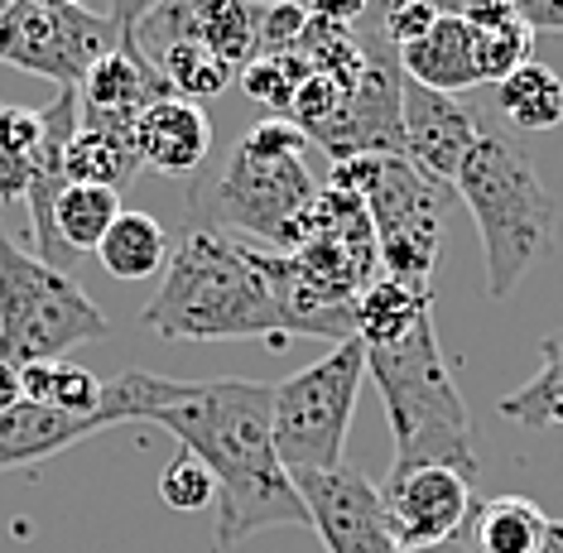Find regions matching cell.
Instances as JSON below:
<instances>
[{
    "mask_svg": "<svg viewBox=\"0 0 563 553\" xmlns=\"http://www.w3.org/2000/svg\"><path fill=\"white\" fill-rule=\"evenodd\" d=\"M121 212H125L121 208V192L68 184V188H63V198H58V208H54V231H58V241L73 255H87V251L97 255L101 236H107L111 222H117Z\"/></svg>",
    "mask_w": 563,
    "mask_h": 553,
    "instance_id": "cell-25",
    "label": "cell"
},
{
    "mask_svg": "<svg viewBox=\"0 0 563 553\" xmlns=\"http://www.w3.org/2000/svg\"><path fill=\"white\" fill-rule=\"evenodd\" d=\"M15 405H24V390H20V366L0 362V414H5V409H15Z\"/></svg>",
    "mask_w": 563,
    "mask_h": 553,
    "instance_id": "cell-36",
    "label": "cell"
},
{
    "mask_svg": "<svg viewBox=\"0 0 563 553\" xmlns=\"http://www.w3.org/2000/svg\"><path fill=\"white\" fill-rule=\"evenodd\" d=\"M439 10H448V15H457V20H467L472 30H496V24L516 20V0H443Z\"/></svg>",
    "mask_w": 563,
    "mask_h": 553,
    "instance_id": "cell-32",
    "label": "cell"
},
{
    "mask_svg": "<svg viewBox=\"0 0 563 553\" xmlns=\"http://www.w3.org/2000/svg\"><path fill=\"white\" fill-rule=\"evenodd\" d=\"M251 5H275V0H251ZM299 5H303V0H299Z\"/></svg>",
    "mask_w": 563,
    "mask_h": 553,
    "instance_id": "cell-39",
    "label": "cell"
},
{
    "mask_svg": "<svg viewBox=\"0 0 563 553\" xmlns=\"http://www.w3.org/2000/svg\"><path fill=\"white\" fill-rule=\"evenodd\" d=\"M198 38L212 58H222L232 73L261 58V5L251 0H202Z\"/></svg>",
    "mask_w": 563,
    "mask_h": 553,
    "instance_id": "cell-22",
    "label": "cell"
},
{
    "mask_svg": "<svg viewBox=\"0 0 563 553\" xmlns=\"http://www.w3.org/2000/svg\"><path fill=\"white\" fill-rule=\"evenodd\" d=\"M97 400H101V380L92 376V370H82L73 362H54V370H48V400H44V409L92 419Z\"/></svg>",
    "mask_w": 563,
    "mask_h": 553,
    "instance_id": "cell-30",
    "label": "cell"
},
{
    "mask_svg": "<svg viewBox=\"0 0 563 553\" xmlns=\"http://www.w3.org/2000/svg\"><path fill=\"white\" fill-rule=\"evenodd\" d=\"M534 54V34L525 30L520 20L510 24H496V30H477V68H482V82H506L516 68H525Z\"/></svg>",
    "mask_w": 563,
    "mask_h": 553,
    "instance_id": "cell-28",
    "label": "cell"
},
{
    "mask_svg": "<svg viewBox=\"0 0 563 553\" xmlns=\"http://www.w3.org/2000/svg\"><path fill=\"white\" fill-rule=\"evenodd\" d=\"M111 48H121L117 20L87 5L40 10L30 0H15L10 10H0V63L44 77L58 92H78L92 63Z\"/></svg>",
    "mask_w": 563,
    "mask_h": 553,
    "instance_id": "cell-9",
    "label": "cell"
},
{
    "mask_svg": "<svg viewBox=\"0 0 563 553\" xmlns=\"http://www.w3.org/2000/svg\"><path fill=\"white\" fill-rule=\"evenodd\" d=\"M294 491L309 510L313 534L328 544V553H400L386 530V506L380 486L362 467L342 462L328 472H289Z\"/></svg>",
    "mask_w": 563,
    "mask_h": 553,
    "instance_id": "cell-10",
    "label": "cell"
},
{
    "mask_svg": "<svg viewBox=\"0 0 563 553\" xmlns=\"http://www.w3.org/2000/svg\"><path fill=\"white\" fill-rule=\"evenodd\" d=\"M433 5H443V0H433Z\"/></svg>",
    "mask_w": 563,
    "mask_h": 553,
    "instance_id": "cell-41",
    "label": "cell"
},
{
    "mask_svg": "<svg viewBox=\"0 0 563 553\" xmlns=\"http://www.w3.org/2000/svg\"><path fill=\"white\" fill-rule=\"evenodd\" d=\"M30 5H40V10H68V5H82V0H30Z\"/></svg>",
    "mask_w": 563,
    "mask_h": 553,
    "instance_id": "cell-38",
    "label": "cell"
},
{
    "mask_svg": "<svg viewBox=\"0 0 563 553\" xmlns=\"http://www.w3.org/2000/svg\"><path fill=\"white\" fill-rule=\"evenodd\" d=\"M97 423L78 419V414H58V409H40V405H15L0 414V472L10 467H40L44 457L63 453V447L92 439Z\"/></svg>",
    "mask_w": 563,
    "mask_h": 553,
    "instance_id": "cell-15",
    "label": "cell"
},
{
    "mask_svg": "<svg viewBox=\"0 0 563 553\" xmlns=\"http://www.w3.org/2000/svg\"><path fill=\"white\" fill-rule=\"evenodd\" d=\"M150 423L174 433L217 486V553L265 530H313L294 477L275 453V385L255 380H184Z\"/></svg>",
    "mask_w": 563,
    "mask_h": 553,
    "instance_id": "cell-1",
    "label": "cell"
},
{
    "mask_svg": "<svg viewBox=\"0 0 563 553\" xmlns=\"http://www.w3.org/2000/svg\"><path fill=\"white\" fill-rule=\"evenodd\" d=\"M366 376L386 400L395 472L405 467H448L457 477H477V447H472V414L463 405L453 370L443 362L433 318L409 328L405 338L366 346Z\"/></svg>",
    "mask_w": 563,
    "mask_h": 553,
    "instance_id": "cell-4",
    "label": "cell"
},
{
    "mask_svg": "<svg viewBox=\"0 0 563 553\" xmlns=\"http://www.w3.org/2000/svg\"><path fill=\"white\" fill-rule=\"evenodd\" d=\"M208 154H212V121L202 107H194L184 97H164L140 111V121H135L140 169L184 178V174H202Z\"/></svg>",
    "mask_w": 563,
    "mask_h": 553,
    "instance_id": "cell-13",
    "label": "cell"
},
{
    "mask_svg": "<svg viewBox=\"0 0 563 553\" xmlns=\"http://www.w3.org/2000/svg\"><path fill=\"white\" fill-rule=\"evenodd\" d=\"M496 111H501V121L520 135L554 131L563 121V77L530 58L525 68L510 73L506 82H496Z\"/></svg>",
    "mask_w": 563,
    "mask_h": 553,
    "instance_id": "cell-18",
    "label": "cell"
},
{
    "mask_svg": "<svg viewBox=\"0 0 563 553\" xmlns=\"http://www.w3.org/2000/svg\"><path fill=\"white\" fill-rule=\"evenodd\" d=\"M164 342L303 338L275 279V251L241 246L227 231L188 226L164 265V285L140 308Z\"/></svg>",
    "mask_w": 563,
    "mask_h": 553,
    "instance_id": "cell-2",
    "label": "cell"
},
{
    "mask_svg": "<svg viewBox=\"0 0 563 553\" xmlns=\"http://www.w3.org/2000/svg\"><path fill=\"white\" fill-rule=\"evenodd\" d=\"M366 380V346L338 342L323 362L294 370L275 385V453L285 472L342 467V447L356 414V395Z\"/></svg>",
    "mask_w": 563,
    "mask_h": 553,
    "instance_id": "cell-8",
    "label": "cell"
},
{
    "mask_svg": "<svg viewBox=\"0 0 563 553\" xmlns=\"http://www.w3.org/2000/svg\"><path fill=\"white\" fill-rule=\"evenodd\" d=\"M155 73L164 77V87H169L174 97L194 101V107L208 97H222L227 87L236 82V73L227 68L222 58H212L208 48H202V38H178V44H169L155 58Z\"/></svg>",
    "mask_w": 563,
    "mask_h": 553,
    "instance_id": "cell-26",
    "label": "cell"
},
{
    "mask_svg": "<svg viewBox=\"0 0 563 553\" xmlns=\"http://www.w3.org/2000/svg\"><path fill=\"white\" fill-rule=\"evenodd\" d=\"M159 0H111V20H117V30H121V38L135 30L140 20L150 15V10H155Z\"/></svg>",
    "mask_w": 563,
    "mask_h": 553,
    "instance_id": "cell-35",
    "label": "cell"
},
{
    "mask_svg": "<svg viewBox=\"0 0 563 553\" xmlns=\"http://www.w3.org/2000/svg\"><path fill=\"white\" fill-rule=\"evenodd\" d=\"M400 125H405V159L424 178H433V184L453 188L463 159L486 131V115L477 107H467L463 97L429 92V87H419L405 77Z\"/></svg>",
    "mask_w": 563,
    "mask_h": 553,
    "instance_id": "cell-12",
    "label": "cell"
},
{
    "mask_svg": "<svg viewBox=\"0 0 563 553\" xmlns=\"http://www.w3.org/2000/svg\"><path fill=\"white\" fill-rule=\"evenodd\" d=\"M534 553H563V520L549 524V534H544V544L534 549Z\"/></svg>",
    "mask_w": 563,
    "mask_h": 553,
    "instance_id": "cell-37",
    "label": "cell"
},
{
    "mask_svg": "<svg viewBox=\"0 0 563 553\" xmlns=\"http://www.w3.org/2000/svg\"><path fill=\"white\" fill-rule=\"evenodd\" d=\"M159 496H164V506L169 510H178V516H194V510H202V506H212L217 500V486L208 477V467H202L194 453L178 447V457L159 472Z\"/></svg>",
    "mask_w": 563,
    "mask_h": 553,
    "instance_id": "cell-29",
    "label": "cell"
},
{
    "mask_svg": "<svg viewBox=\"0 0 563 553\" xmlns=\"http://www.w3.org/2000/svg\"><path fill=\"white\" fill-rule=\"evenodd\" d=\"M424 318H433V289L429 285H400V279L380 275L362 299H356V342L380 346L405 338L409 328H419Z\"/></svg>",
    "mask_w": 563,
    "mask_h": 553,
    "instance_id": "cell-17",
    "label": "cell"
},
{
    "mask_svg": "<svg viewBox=\"0 0 563 553\" xmlns=\"http://www.w3.org/2000/svg\"><path fill=\"white\" fill-rule=\"evenodd\" d=\"M516 20L530 34H563V0H516Z\"/></svg>",
    "mask_w": 563,
    "mask_h": 553,
    "instance_id": "cell-33",
    "label": "cell"
},
{
    "mask_svg": "<svg viewBox=\"0 0 563 553\" xmlns=\"http://www.w3.org/2000/svg\"><path fill=\"white\" fill-rule=\"evenodd\" d=\"M400 68L409 82L429 87V92H448L463 97L472 87H482V68H477V30L457 15H439V24L419 38V44L400 48Z\"/></svg>",
    "mask_w": 563,
    "mask_h": 553,
    "instance_id": "cell-14",
    "label": "cell"
},
{
    "mask_svg": "<svg viewBox=\"0 0 563 553\" xmlns=\"http://www.w3.org/2000/svg\"><path fill=\"white\" fill-rule=\"evenodd\" d=\"M303 5H309V15H313V20L338 24V30H356V24L366 20L371 0H303Z\"/></svg>",
    "mask_w": 563,
    "mask_h": 553,
    "instance_id": "cell-34",
    "label": "cell"
},
{
    "mask_svg": "<svg viewBox=\"0 0 563 553\" xmlns=\"http://www.w3.org/2000/svg\"><path fill=\"white\" fill-rule=\"evenodd\" d=\"M309 58L303 54H261L255 63H246V68L236 73V82H241V92H246L251 101H265L275 115H289L294 107V97H299V87L309 82Z\"/></svg>",
    "mask_w": 563,
    "mask_h": 553,
    "instance_id": "cell-27",
    "label": "cell"
},
{
    "mask_svg": "<svg viewBox=\"0 0 563 553\" xmlns=\"http://www.w3.org/2000/svg\"><path fill=\"white\" fill-rule=\"evenodd\" d=\"M549 520L530 496H486L472 500V516L463 524L467 553H534L549 534Z\"/></svg>",
    "mask_w": 563,
    "mask_h": 553,
    "instance_id": "cell-16",
    "label": "cell"
},
{
    "mask_svg": "<svg viewBox=\"0 0 563 553\" xmlns=\"http://www.w3.org/2000/svg\"><path fill=\"white\" fill-rule=\"evenodd\" d=\"M496 409H501V419L520 423V429L563 433V328L540 342V370H534L520 390L501 395Z\"/></svg>",
    "mask_w": 563,
    "mask_h": 553,
    "instance_id": "cell-20",
    "label": "cell"
},
{
    "mask_svg": "<svg viewBox=\"0 0 563 553\" xmlns=\"http://www.w3.org/2000/svg\"><path fill=\"white\" fill-rule=\"evenodd\" d=\"M10 5H15V0H0V10H10Z\"/></svg>",
    "mask_w": 563,
    "mask_h": 553,
    "instance_id": "cell-40",
    "label": "cell"
},
{
    "mask_svg": "<svg viewBox=\"0 0 563 553\" xmlns=\"http://www.w3.org/2000/svg\"><path fill=\"white\" fill-rule=\"evenodd\" d=\"M184 380H169V376H150V370H135L125 366L117 380H101V400H97V433L111 429V423H131V419H155L164 405L178 400Z\"/></svg>",
    "mask_w": 563,
    "mask_h": 553,
    "instance_id": "cell-24",
    "label": "cell"
},
{
    "mask_svg": "<svg viewBox=\"0 0 563 553\" xmlns=\"http://www.w3.org/2000/svg\"><path fill=\"white\" fill-rule=\"evenodd\" d=\"M44 154V111L34 107H0V198L24 202L34 169Z\"/></svg>",
    "mask_w": 563,
    "mask_h": 553,
    "instance_id": "cell-23",
    "label": "cell"
},
{
    "mask_svg": "<svg viewBox=\"0 0 563 553\" xmlns=\"http://www.w3.org/2000/svg\"><path fill=\"white\" fill-rule=\"evenodd\" d=\"M386 530L400 553H429L463 534L472 516V482L448 467H405L380 486Z\"/></svg>",
    "mask_w": 563,
    "mask_h": 553,
    "instance_id": "cell-11",
    "label": "cell"
},
{
    "mask_svg": "<svg viewBox=\"0 0 563 553\" xmlns=\"http://www.w3.org/2000/svg\"><path fill=\"white\" fill-rule=\"evenodd\" d=\"M140 174V159L131 145H117L111 135L92 131V125L78 121V131L68 135L63 145V178L78 188H111V192H125Z\"/></svg>",
    "mask_w": 563,
    "mask_h": 553,
    "instance_id": "cell-21",
    "label": "cell"
},
{
    "mask_svg": "<svg viewBox=\"0 0 563 553\" xmlns=\"http://www.w3.org/2000/svg\"><path fill=\"white\" fill-rule=\"evenodd\" d=\"M303 154H309V135L285 115L251 125L212 174H198L188 192V226L246 231L255 241H271V251L289 255L299 246L303 212L318 198Z\"/></svg>",
    "mask_w": 563,
    "mask_h": 553,
    "instance_id": "cell-3",
    "label": "cell"
},
{
    "mask_svg": "<svg viewBox=\"0 0 563 553\" xmlns=\"http://www.w3.org/2000/svg\"><path fill=\"white\" fill-rule=\"evenodd\" d=\"M453 192L467 202L482 231L486 255V294L510 299V289L530 275V265L554 246V198H549L530 150L510 131L486 121L482 140L472 145Z\"/></svg>",
    "mask_w": 563,
    "mask_h": 553,
    "instance_id": "cell-5",
    "label": "cell"
},
{
    "mask_svg": "<svg viewBox=\"0 0 563 553\" xmlns=\"http://www.w3.org/2000/svg\"><path fill=\"white\" fill-rule=\"evenodd\" d=\"M107 332V313L78 279L44 265L34 251H20L0 226V362H63V352L101 342Z\"/></svg>",
    "mask_w": 563,
    "mask_h": 553,
    "instance_id": "cell-7",
    "label": "cell"
},
{
    "mask_svg": "<svg viewBox=\"0 0 563 553\" xmlns=\"http://www.w3.org/2000/svg\"><path fill=\"white\" fill-rule=\"evenodd\" d=\"M169 231L150 212H121L111 231L101 236L97 261L107 265L111 279H155L169 265Z\"/></svg>",
    "mask_w": 563,
    "mask_h": 553,
    "instance_id": "cell-19",
    "label": "cell"
},
{
    "mask_svg": "<svg viewBox=\"0 0 563 553\" xmlns=\"http://www.w3.org/2000/svg\"><path fill=\"white\" fill-rule=\"evenodd\" d=\"M332 188H347L366 202L380 275L400 285H429L443 255V208L453 188L424 178L405 154H356L332 164Z\"/></svg>",
    "mask_w": 563,
    "mask_h": 553,
    "instance_id": "cell-6",
    "label": "cell"
},
{
    "mask_svg": "<svg viewBox=\"0 0 563 553\" xmlns=\"http://www.w3.org/2000/svg\"><path fill=\"white\" fill-rule=\"evenodd\" d=\"M303 30H309V5H299V0L261 5V54H299Z\"/></svg>",
    "mask_w": 563,
    "mask_h": 553,
    "instance_id": "cell-31",
    "label": "cell"
}]
</instances>
